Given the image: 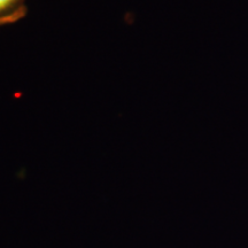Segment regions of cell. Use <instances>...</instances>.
I'll return each mask as SVG.
<instances>
[{"label": "cell", "mask_w": 248, "mask_h": 248, "mask_svg": "<svg viewBox=\"0 0 248 248\" xmlns=\"http://www.w3.org/2000/svg\"><path fill=\"white\" fill-rule=\"evenodd\" d=\"M27 0H0V26L15 23L27 14Z\"/></svg>", "instance_id": "1"}]
</instances>
